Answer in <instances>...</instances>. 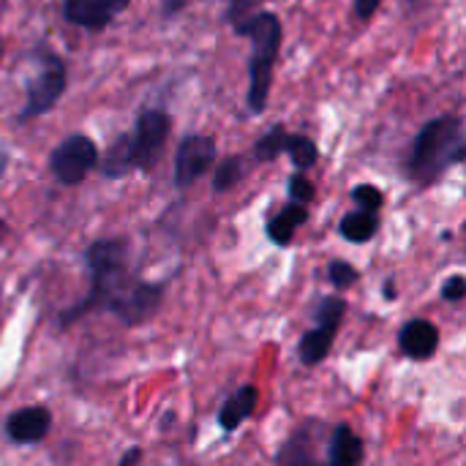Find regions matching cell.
<instances>
[{
    "label": "cell",
    "instance_id": "obj_1",
    "mask_svg": "<svg viewBox=\"0 0 466 466\" xmlns=\"http://www.w3.org/2000/svg\"><path fill=\"white\" fill-rule=\"evenodd\" d=\"M87 265L93 273L90 298L76 306L66 319L79 317L93 306H104L117 314L126 325L145 322L156 314L164 287L137 279L128 270V243L126 240H98L87 251Z\"/></svg>",
    "mask_w": 466,
    "mask_h": 466
},
{
    "label": "cell",
    "instance_id": "obj_2",
    "mask_svg": "<svg viewBox=\"0 0 466 466\" xmlns=\"http://www.w3.org/2000/svg\"><path fill=\"white\" fill-rule=\"evenodd\" d=\"M466 161V123L459 115H437L426 120L410 147L404 172L412 186L431 188L453 167Z\"/></svg>",
    "mask_w": 466,
    "mask_h": 466
},
{
    "label": "cell",
    "instance_id": "obj_3",
    "mask_svg": "<svg viewBox=\"0 0 466 466\" xmlns=\"http://www.w3.org/2000/svg\"><path fill=\"white\" fill-rule=\"evenodd\" d=\"M238 35L248 38L251 57H248V96L246 104L254 115H262L270 101L273 87V68L281 49V19L273 11H257L246 19L232 25Z\"/></svg>",
    "mask_w": 466,
    "mask_h": 466
},
{
    "label": "cell",
    "instance_id": "obj_4",
    "mask_svg": "<svg viewBox=\"0 0 466 466\" xmlns=\"http://www.w3.org/2000/svg\"><path fill=\"white\" fill-rule=\"evenodd\" d=\"M63 90H66V63L52 52H41L38 71L27 82V104L19 112V120H30L49 112L63 96Z\"/></svg>",
    "mask_w": 466,
    "mask_h": 466
},
{
    "label": "cell",
    "instance_id": "obj_5",
    "mask_svg": "<svg viewBox=\"0 0 466 466\" xmlns=\"http://www.w3.org/2000/svg\"><path fill=\"white\" fill-rule=\"evenodd\" d=\"M172 120L164 109H145L137 120V131L128 137L134 169H153L164 153Z\"/></svg>",
    "mask_w": 466,
    "mask_h": 466
},
{
    "label": "cell",
    "instance_id": "obj_6",
    "mask_svg": "<svg viewBox=\"0 0 466 466\" xmlns=\"http://www.w3.org/2000/svg\"><path fill=\"white\" fill-rule=\"evenodd\" d=\"M98 164V147L93 145V139L74 134L66 142H60L52 153V175L57 177V183L63 186H76L85 180V175Z\"/></svg>",
    "mask_w": 466,
    "mask_h": 466
},
{
    "label": "cell",
    "instance_id": "obj_7",
    "mask_svg": "<svg viewBox=\"0 0 466 466\" xmlns=\"http://www.w3.org/2000/svg\"><path fill=\"white\" fill-rule=\"evenodd\" d=\"M218 147L213 137L205 134H188L180 145H177V156H175V183L180 188H188L191 183H197L216 161Z\"/></svg>",
    "mask_w": 466,
    "mask_h": 466
},
{
    "label": "cell",
    "instance_id": "obj_8",
    "mask_svg": "<svg viewBox=\"0 0 466 466\" xmlns=\"http://www.w3.org/2000/svg\"><path fill=\"white\" fill-rule=\"evenodd\" d=\"M328 431L322 420H303L292 434L281 442L273 461L284 466H309L317 461V440Z\"/></svg>",
    "mask_w": 466,
    "mask_h": 466
},
{
    "label": "cell",
    "instance_id": "obj_9",
    "mask_svg": "<svg viewBox=\"0 0 466 466\" xmlns=\"http://www.w3.org/2000/svg\"><path fill=\"white\" fill-rule=\"evenodd\" d=\"M399 350L410 360H429L440 350V328L429 319H410L399 330Z\"/></svg>",
    "mask_w": 466,
    "mask_h": 466
},
{
    "label": "cell",
    "instance_id": "obj_10",
    "mask_svg": "<svg viewBox=\"0 0 466 466\" xmlns=\"http://www.w3.org/2000/svg\"><path fill=\"white\" fill-rule=\"evenodd\" d=\"M128 5V0H66V19L87 27V30H98L104 25H109L123 8Z\"/></svg>",
    "mask_w": 466,
    "mask_h": 466
},
{
    "label": "cell",
    "instance_id": "obj_11",
    "mask_svg": "<svg viewBox=\"0 0 466 466\" xmlns=\"http://www.w3.org/2000/svg\"><path fill=\"white\" fill-rule=\"evenodd\" d=\"M363 461H366L363 440L347 423H339L336 429H330V440H328V451H325V464L358 466L363 464Z\"/></svg>",
    "mask_w": 466,
    "mask_h": 466
},
{
    "label": "cell",
    "instance_id": "obj_12",
    "mask_svg": "<svg viewBox=\"0 0 466 466\" xmlns=\"http://www.w3.org/2000/svg\"><path fill=\"white\" fill-rule=\"evenodd\" d=\"M257 404H259V390L257 385H240L218 410V426L221 431H238L254 412H257Z\"/></svg>",
    "mask_w": 466,
    "mask_h": 466
},
{
    "label": "cell",
    "instance_id": "obj_13",
    "mask_svg": "<svg viewBox=\"0 0 466 466\" xmlns=\"http://www.w3.org/2000/svg\"><path fill=\"white\" fill-rule=\"evenodd\" d=\"M306 221H309V208L300 205V202H289V205H284L276 216L268 218L265 235H268V240H270L273 246L287 248V246L292 243L295 232H298Z\"/></svg>",
    "mask_w": 466,
    "mask_h": 466
},
{
    "label": "cell",
    "instance_id": "obj_14",
    "mask_svg": "<svg viewBox=\"0 0 466 466\" xmlns=\"http://www.w3.org/2000/svg\"><path fill=\"white\" fill-rule=\"evenodd\" d=\"M49 412L44 407H27V410H19L8 418L5 423V431L14 442H38L41 437H46L49 431Z\"/></svg>",
    "mask_w": 466,
    "mask_h": 466
},
{
    "label": "cell",
    "instance_id": "obj_15",
    "mask_svg": "<svg viewBox=\"0 0 466 466\" xmlns=\"http://www.w3.org/2000/svg\"><path fill=\"white\" fill-rule=\"evenodd\" d=\"M336 333H339V330L319 328V325L309 328V330L300 336V341H298V358H300V363L309 366V369L325 363L328 355H330V350H333V344H336Z\"/></svg>",
    "mask_w": 466,
    "mask_h": 466
},
{
    "label": "cell",
    "instance_id": "obj_16",
    "mask_svg": "<svg viewBox=\"0 0 466 466\" xmlns=\"http://www.w3.org/2000/svg\"><path fill=\"white\" fill-rule=\"evenodd\" d=\"M380 232V213H371V210H352L347 213L341 221H339V235L347 240V243H355V246H363L369 240H374Z\"/></svg>",
    "mask_w": 466,
    "mask_h": 466
},
{
    "label": "cell",
    "instance_id": "obj_17",
    "mask_svg": "<svg viewBox=\"0 0 466 466\" xmlns=\"http://www.w3.org/2000/svg\"><path fill=\"white\" fill-rule=\"evenodd\" d=\"M284 153L289 156L292 167L306 172L311 169L317 161H319V147L311 137L306 134H287V145H284Z\"/></svg>",
    "mask_w": 466,
    "mask_h": 466
},
{
    "label": "cell",
    "instance_id": "obj_18",
    "mask_svg": "<svg viewBox=\"0 0 466 466\" xmlns=\"http://www.w3.org/2000/svg\"><path fill=\"white\" fill-rule=\"evenodd\" d=\"M344 314H347V300L341 295H322L317 303H314V325L319 328H330V330H339L341 322H344Z\"/></svg>",
    "mask_w": 466,
    "mask_h": 466
},
{
    "label": "cell",
    "instance_id": "obj_19",
    "mask_svg": "<svg viewBox=\"0 0 466 466\" xmlns=\"http://www.w3.org/2000/svg\"><path fill=\"white\" fill-rule=\"evenodd\" d=\"M284 145H287V128H284L281 123H276V126H270V128L254 142L251 156H254V161L268 164V161H276V158L284 153Z\"/></svg>",
    "mask_w": 466,
    "mask_h": 466
},
{
    "label": "cell",
    "instance_id": "obj_20",
    "mask_svg": "<svg viewBox=\"0 0 466 466\" xmlns=\"http://www.w3.org/2000/svg\"><path fill=\"white\" fill-rule=\"evenodd\" d=\"M243 177H246V158H243V156H229V158H224V161L216 167L213 191H216V194L232 191Z\"/></svg>",
    "mask_w": 466,
    "mask_h": 466
},
{
    "label": "cell",
    "instance_id": "obj_21",
    "mask_svg": "<svg viewBox=\"0 0 466 466\" xmlns=\"http://www.w3.org/2000/svg\"><path fill=\"white\" fill-rule=\"evenodd\" d=\"M328 281L336 292H344L360 281V270L347 259H333V262H328Z\"/></svg>",
    "mask_w": 466,
    "mask_h": 466
},
{
    "label": "cell",
    "instance_id": "obj_22",
    "mask_svg": "<svg viewBox=\"0 0 466 466\" xmlns=\"http://www.w3.org/2000/svg\"><path fill=\"white\" fill-rule=\"evenodd\" d=\"M350 197H352V202H355L360 210L382 213V208H385V194H382L377 186H371V183H360V186H355V188L350 191Z\"/></svg>",
    "mask_w": 466,
    "mask_h": 466
},
{
    "label": "cell",
    "instance_id": "obj_23",
    "mask_svg": "<svg viewBox=\"0 0 466 466\" xmlns=\"http://www.w3.org/2000/svg\"><path fill=\"white\" fill-rule=\"evenodd\" d=\"M314 194H317L314 183H311L300 169H295V172L289 175V180H287V197H289V202L309 205V202L314 199Z\"/></svg>",
    "mask_w": 466,
    "mask_h": 466
},
{
    "label": "cell",
    "instance_id": "obj_24",
    "mask_svg": "<svg viewBox=\"0 0 466 466\" xmlns=\"http://www.w3.org/2000/svg\"><path fill=\"white\" fill-rule=\"evenodd\" d=\"M440 295H442V300H448V303H461L466 298V276H461V273L448 276V279L442 281V287H440Z\"/></svg>",
    "mask_w": 466,
    "mask_h": 466
},
{
    "label": "cell",
    "instance_id": "obj_25",
    "mask_svg": "<svg viewBox=\"0 0 466 466\" xmlns=\"http://www.w3.org/2000/svg\"><path fill=\"white\" fill-rule=\"evenodd\" d=\"M262 3H268V0H232V5L227 11V19L235 25V22L246 19L248 14H257V8H262Z\"/></svg>",
    "mask_w": 466,
    "mask_h": 466
},
{
    "label": "cell",
    "instance_id": "obj_26",
    "mask_svg": "<svg viewBox=\"0 0 466 466\" xmlns=\"http://www.w3.org/2000/svg\"><path fill=\"white\" fill-rule=\"evenodd\" d=\"M382 3H385V0H355V3H352V11H355V16H358L360 22H369V19L380 11Z\"/></svg>",
    "mask_w": 466,
    "mask_h": 466
},
{
    "label": "cell",
    "instance_id": "obj_27",
    "mask_svg": "<svg viewBox=\"0 0 466 466\" xmlns=\"http://www.w3.org/2000/svg\"><path fill=\"white\" fill-rule=\"evenodd\" d=\"M382 298H385L388 303H396V300H399V289H396V279H393V276L385 279V284H382Z\"/></svg>",
    "mask_w": 466,
    "mask_h": 466
},
{
    "label": "cell",
    "instance_id": "obj_28",
    "mask_svg": "<svg viewBox=\"0 0 466 466\" xmlns=\"http://www.w3.org/2000/svg\"><path fill=\"white\" fill-rule=\"evenodd\" d=\"M137 459H139V451H131V453H126V456H123V461H120V464H131V461H137Z\"/></svg>",
    "mask_w": 466,
    "mask_h": 466
},
{
    "label": "cell",
    "instance_id": "obj_29",
    "mask_svg": "<svg viewBox=\"0 0 466 466\" xmlns=\"http://www.w3.org/2000/svg\"><path fill=\"white\" fill-rule=\"evenodd\" d=\"M3 172H5V153L0 150V177H3Z\"/></svg>",
    "mask_w": 466,
    "mask_h": 466
},
{
    "label": "cell",
    "instance_id": "obj_30",
    "mask_svg": "<svg viewBox=\"0 0 466 466\" xmlns=\"http://www.w3.org/2000/svg\"><path fill=\"white\" fill-rule=\"evenodd\" d=\"M3 235H5V224L0 221V240H3Z\"/></svg>",
    "mask_w": 466,
    "mask_h": 466
}]
</instances>
